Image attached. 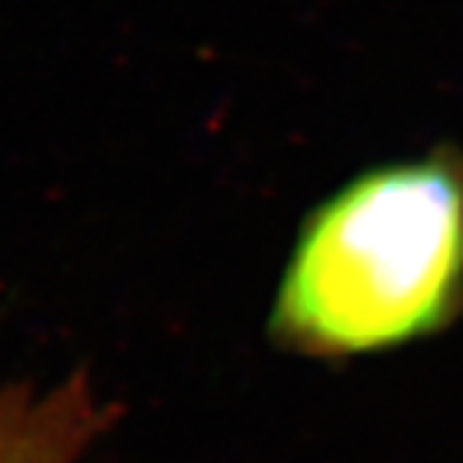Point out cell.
Instances as JSON below:
<instances>
[{"label":"cell","instance_id":"6da1fadb","mask_svg":"<svg viewBox=\"0 0 463 463\" xmlns=\"http://www.w3.org/2000/svg\"><path fill=\"white\" fill-rule=\"evenodd\" d=\"M463 316V154L354 176L305 218L269 316L271 341L310 360L400 349Z\"/></svg>","mask_w":463,"mask_h":463},{"label":"cell","instance_id":"7a4b0ae2","mask_svg":"<svg viewBox=\"0 0 463 463\" xmlns=\"http://www.w3.org/2000/svg\"><path fill=\"white\" fill-rule=\"evenodd\" d=\"M118 419L87 369L40 388L31 380H0V463H84Z\"/></svg>","mask_w":463,"mask_h":463}]
</instances>
